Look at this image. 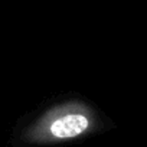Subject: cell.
<instances>
[{"instance_id": "obj_1", "label": "cell", "mask_w": 147, "mask_h": 147, "mask_svg": "<svg viewBox=\"0 0 147 147\" xmlns=\"http://www.w3.org/2000/svg\"><path fill=\"white\" fill-rule=\"evenodd\" d=\"M92 111L81 101H69L49 110L35 125L33 136L68 140L87 133L92 125Z\"/></svg>"}]
</instances>
